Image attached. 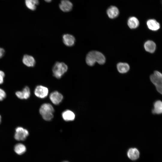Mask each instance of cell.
Here are the masks:
<instances>
[{
  "label": "cell",
  "instance_id": "6da1fadb",
  "mask_svg": "<svg viewBox=\"0 0 162 162\" xmlns=\"http://www.w3.org/2000/svg\"><path fill=\"white\" fill-rule=\"evenodd\" d=\"M105 58L101 52L96 51L89 52L86 55V62L89 66H92L96 62L100 64H104L105 62Z\"/></svg>",
  "mask_w": 162,
  "mask_h": 162
},
{
  "label": "cell",
  "instance_id": "7a4b0ae2",
  "mask_svg": "<svg viewBox=\"0 0 162 162\" xmlns=\"http://www.w3.org/2000/svg\"><path fill=\"white\" fill-rule=\"evenodd\" d=\"M39 112L44 119L46 121L51 120L53 117L54 109L49 103L42 104L39 109Z\"/></svg>",
  "mask_w": 162,
  "mask_h": 162
},
{
  "label": "cell",
  "instance_id": "3957f363",
  "mask_svg": "<svg viewBox=\"0 0 162 162\" xmlns=\"http://www.w3.org/2000/svg\"><path fill=\"white\" fill-rule=\"evenodd\" d=\"M68 69V66L64 63L57 62L52 68L53 75L57 79H60L67 71Z\"/></svg>",
  "mask_w": 162,
  "mask_h": 162
},
{
  "label": "cell",
  "instance_id": "277c9868",
  "mask_svg": "<svg viewBox=\"0 0 162 162\" xmlns=\"http://www.w3.org/2000/svg\"><path fill=\"white\" fill-rule=\"evenodd\" d=\"M151 81L156 87L157 91L162 94V74L155 70L150 77Z\"/></svg>",
  "mask_w": 162,
  "mask_h": 162
},
{
  "label": "cell",
  "instance_id": "5b68a950",
  "mask_svg": "<svg viewBox=\"0 0 162 162\" xmlns=\"http://www.w3.org/2000/svg\"><path fill=\"white\" fill-rule=\"evenodd\" d=\"M29 135L28 130L22 127H18L15 129L14 138L18 141L25 140Z\"/></svg>",
  "mask_w": 162,
  "mask_h": 162
},
{
  "label": "cell",
  "instance_id": "8992f818",
  "mask_svg": "<svg viewBox=\"0 0 162 162\" xmlns=\"http://www.w3.org/2000/svg\"><path fill=\"white\" fill-rule=\"evenodd\" d=\"M48 88L42 85L38 86L35 88L34 91L35 95L40 98H44L46 97L48 94Z\"/></svg>",
  "mask_w": 162,
  "mask_h": 162
},
{
  "label": "cell",
  "instance_id": "52a82bcc",
  "mask_svg": "<svg viewBox=\"0 0 162 162\" xmlns=\"http://www.w3.org/2000/svg\"><path fill=\"white\" fill-rule=\"evenodd\" d=\"M49 97L51 101L55 105L59 104L63 99L62 95L57 91L52 92L50 94Z\"/></svg>",
  "mask_w": 162,
  "mask_h": 162
},
{
  "label": "cell",
  "instance_id": "ba28073f",
  "mask_svg": "<svg viewBox=\"0 0 162 162\" xmlns=\"http://www.w3.org/2000/svg\"><path fill=\"white\" fill-rule=\"evenodd\" d=\"M73 6L72 3L68 0H62L59 4L60 9L64 12L71 11Z\"/></svg>",
  "mask_w": 162,
  "mask_h": 162
},
{
  "label": "cell",
  "instance_id": "9c48e42d",
  "mask_svg": "<svg viewBox=\"0 0 162 162\" xmlns=\"http://www.w3.org/2000/svg\"><path fill=\"white\" fill-rule=\"evenodd\" d=\"M146 24L148 28L152 31H157L160 28V23L154 19L148 20L147 21Z\"/></svg>",
  "mask_w": 162,
  "mask_h": 162
},
{
  "label": "cell",
  "instance_id": "30bf717a",
  "mask_svg": "<svg viewBox=\"0 0 162 162\" xmlns=\"http://www.w3.org/2000/svg\"><path fill=\"white\" fill-rule=\"evenodd\" d=\"M16 95L19 98L21 99H26L28 98L30 95V92L29 88L26 86L21 91H17Z\"/></svg>",
  "mask_w": 162,
  "mask_h": 162
},
{
  "label": "cell",
  "instance_id": "8fae6325",
  "mask_svg": "<svg viewBox=\"0 0 162 162\" xmlns=\"http://www.w3.org/2000/svg\"><path fill=\"white\" fill-rule=\"evenodd\" d=\"M62 38L63 42L66 46H72L74 45L75 39L73 35L69 34H64Z\"/></svg>",
  "mask_w": 162,
  "mask_h": 162
},
{
  "label": "cell",
  "instance_id": "7c38bea8",
  "mask_svg": "<svg viewBox=\"0 0 162 162\" xmlns=\"http://www.w3.org/2000/svg\"><path fill=\"white\" fill-rule=\"evenodd\" d=\"M62 116L63 119L65 121H72L75 119V115L73 111L67 110L63 112Z\"/></svg>",
  "mask_w": 162,
  "mask_h": 162
},
{
  "label": "cell",
  "instance_id": "4fadbf2b",
  "mask_svg": "<svg viewBox=\"0 0 162 162\" xmlns=\"http://www.w3.org/2000/svg\"><path fill=\"white\" fill-rule=\"evenodd\" d=\"M144 47L147 52L153 53L155 51L156 46L155 43L153 41L148 40L144 43Z\"/></svg>",
  "mask_w": 162,
  "mask_h": 162
},
{
  "label": "cell",
  "instance_id": "5bb4252c",
  "mask_svg": "<svg viewBox=\"0 0 162 162\" xmlns=\"http://www.w3.org/2000/svg\"><path fill=\"white\" fill-rule=\"evenodd\" d=\"M23 64L28 67H32L35 64V60L33 57L28 55H25L22 58Z\"/></svg>",
  "mask_w": 162,
  "mask_h": 162
},
{
  "label": "cell",
  "instance_id": "9a60e30c",
  "mask_svg": "<svg viewBox=\"0 0 162 162\" xmlns=\"http://www.w3.org/2000/svg\"><path fill=\"white\" fill-rule=\"evenodd\" d=\"M127 155L130 159L135 160L139 158L140 152L136 148H131L128 151Z\"/></svg>",
  "mask_w": 162,
  "mask_h": 162
},
{
  "label": "cell",
  "instance_id": "2e32d148",
  "mask_svg": "<svg viewBox=\"0 0 162 162\" xmlns=\"http://www.w3.org/2000/svg\"><path fill=\"white\" fill-rule=\"evenodd\" d=\"M107 14L110 18L113 19L118 16L119 11L117 7L115 6H112L107 10Z\"/></svg>",
  "mask_w": 162,
  "mask_h": 162
},
{
  "label": "cell",
  "instance_id": "e0dca14e",
  "mask_svg": "<svg viewBox=\"0 0 162 162\" xmlns=\"http://www.w3.org/2000/svg\"><path fill=\"white\" fill-rule=\"evenodd\" d=\"M153 114H162V101L160 100L156 101L154 104V108L152 110Z\"/></svg>",
  "mask_w": 162,
  "mask_h": 162
},
{
  "label": "cell",
  "instance_id": "ac0fdd59",
  "mask_svg": "<svg viewBox=\"0 0 162 162\" xmlns=\"http://www.w3.org/2000/svg\"><path fill=\"white\" fill-rule=\"evenodd\" d=\"M128 24L130 28L131 29H134L136 28L139 26V22L136 17L132 16L128 19Z\"/></svg>",
  "mask_w": 162,
  "mask_h": 162
},
{
  "label": "cell",
  "instance_id": "d6986e66",
  "mask_svg": "<svg viewBox=\"0 0 162 162\" xmlns=\"http://www.w3.org/2000/svg\"><path fill=\"white\" fill-rule=\"evenodd\" d=\"M118 71L120 73L124 74L128 72L130 69L129 64L125 63H118L117 66Z\"/></svg>",
  "mask_w": 162,
  "mask_h": 162
},
{
  "label": "cell",
  "instance_id": "ffe728a7",
  "mask_svg": "<svg viewBox=\"0 0 162 162\" xmlns=\"http://www.w3.org/2000/svg\"><path fill=\"white\" fill-rule=\"evenodd\" d=\"M25 4L27 7L32 10H35L36 6L39 4L38 0H25Z\"/></svg>",
  "mask_w": 162,
  "mask_h": 162
},
{
  "label": "cell",
  "instance_id": "44dd1931",
  "mask_svg": "<svg viewBox=\"0 0 162 162\" xmlns=\"http://www.w3.org/2000/svg\"><path fill=\"white\" fill-rule=\"evenodd\" d=\"M14 150L15 152L18 155L23 154L26 151V146L22 144L18 143L14 146Z\"/></svg>",
  "mask_w": 162,
  "mask_h": 162
},
{
  "label": "cell",
  "instance_id": "7402d4cb",
  "mask_svg": "<svg viewBox=\"0 0 162 162\" xmlns=\"http://www.w3.org/2000/svg\"><path fill=\"white\" fill-rule=\"evenodd\" d=\"M6 94L5 92L0 88V101L3 100L6 97Z\"/></svg>",
  "mask_w": 162,
  "mask_h": 162
},
{
  "label": "cell",
  "instance_id": "603a6c76",
  "mask_svg": "<svg viewBox=\"0 0 162 162\" xmlns=\"http://www.w3.org/2000/svg\"><path fill=\"white\" fill-rule=\"evenodd\" d=\"M4 76L5 74L4 72L1 70H0V84L3 83Z\"/></svg>",
  "mask_w": 162,
  "mask_h": 162
},
{
  "label": "cell",
  "instance_id": "cb8c5ba5",
  "mask_svg": "<svg viewBox=\"0 0 162 162\" xmlns=\"http://www.w3.org/2000/svg\"><path fill=\"white\" fill-rule=\"evenodd\" d=\"M4 53V49L0 47V58H2L3 56Z\"/></svg>",
  "mask_w": 162,
  "mask_h": 162
},
{
  "label": "cell",
  "instance_id": "d4e9b609",
  "mask_svg": "<svg viewBox=\"0 0 162 162\" xmlns=\"http://www.w3.org/2000/svg\"><path fill=\"white\" fill-rule=\"evenodd\" d=\"M44 1L47 2H49L51 1L52 0H44Z\"/></svg>",
  "mask_w": 162,
  "mask_h": 162
},
{
  "label": "cell",
  "instance_id": "484cf974",
  "mask_svg": "<svg viewBox=\"0 0 162 162\" xmlns=\"http://www.w3.org/2000/svg\"><path fill=\"white\" fill-rule=\"evenodd\" d=\"M1 116L0 115V123L1 122Z\"/></svg>",
  "mask_w": 162,
  "mask_h": 162
},
{
  "label": "cell",
  "instance_id": "4316f807",
  "mask_svg": "<svg viewBox=\"0 0 162 162\" xmlns=\"http://www.w3.org/2000/svg\"><path fill=\"white\" fill-rule=\"evenodd\" d=\"M160 2H161V6H162V0H161Z\"/></svg>",
  "mask_w": 162,
  "mask_h": 162
},
{
  "label": "cell",
  "instance_id": "83f0119b",
  "mask_svg": "<svg viewBox=\"0 0 162 162\" xmlns=\"http://www.w3.org/2000/svg\"><path fill=\"white\" fill-rule=\"evenodd\" d=\"M68 162L67 161H64V162Z\"/></svg>",
  "mask_w": 162,
  "mask_h": 162
}]
</instances>
